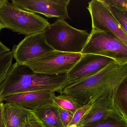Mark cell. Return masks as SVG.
Instances as JSON below:
<instances>
[{
    "label": "cell",
    "instance_id": "cell-1",
    "mask_svg": "<svg viewBox=\"0 0 127 127\" xmlns=\"http://www.w3.org/2000/svg\"><path fill=\"white\" fill-rule=\"evenodd\" d=\"M127 78V63L114 61L96 74L66 86L62 94L71 96L83 105L98 96L115 95Z\"/></svg>",
    "mask_w": 127,
    "mask_h": 127
},
{
    "label": "cell",
    "instance_id": "cell-2",
    "mask_svg": "<svg viewBox=\"0 0 127 127\" xmlns=\"http://www.w3.org/2000/svg\"><path fill=\"white\" fill-rule=\"evenodd\" d=\"M67 85V73L51 75L37 73L16 62L11 66L0 87V95H9L34 91H53L62 94Z\"/></svg>",
    "mask_w": 127,
    "mask_h": 127
},
{
    "label": "cell",
    "instance_id": "cell-3",
    "mask_svg": "<svg viewBox=\"0 0 127 127\" xmlns=\"http://www.w3.org/2000/svg\"><path fill=\"white\" fill-rule=\"evenodd\" d=\"M0 22L3 28L26 36L43 32L50 24L43 17L24 10L8 0H0Z\"/></svg>",
    "mask_w": 127,
    "mask_h": 127
},
{
    "label": "cell",
    "instance_id": "cell-4",
    "mask_svg": "<svg viewBox=\"0 0 127 127\" xmlns=\"http://www.w3.org/2000/svg\"><path fill=\"white\" fill-rule=\"evenodd\" d=\"M46 41L54 50L81 53L89 36L86 30L78 29L63 19L58 18L44 32Z\"/></svg>",
    "mask_w": 127,
    "mask_h": 127
},
{
    "label": "cell",
    "instance_id": "cell-5",
    "mask_svg": "<svg viewBox=\"0 0 127 127\" xmlns=\"http://www.w3.org/2000/svg\"><path fill=\"white\" fill-rule=\"evenodd\" d=\"M81 54H94L127 63V46L110 32L92 30Z\"/></svg>",
    "mask_w": 127,
    "mask_h": 127
},
{
    "label": "cell",
    "instance_id": "cell-6",
    "mask_svg": "<svg viewBox=\"0 0 127 127\" xmlns=\"http://www.w3.org/2000/svg\"><path fill=\"white\" fill-rule=\"evenodd\" d=\"M81 53L53 51L24 62L23 64L37 73L57 75L67 73L81 57Z\"/></svg>",
    "mask_w": 127,
    "mask_h": 127
},
{
    "label": "cell",
    "instance_id": "cell-7",
    "mask_svg": "<svg viewBox=\"0 0 127 127\" xmlns=\"http://www.w3.org/2000/svg\"><path fill=\"white\" fill-rule=\"evenodd\" d=\"M92 20V30L110 32L127 46V33L123 30L102 0H93L87 8Z\"/></svg>",
    "mask_w": 127,
    "mask_h": 127
},
{
    "label": "cell",
    "instance_id": "cell-8",
    "mask_svg": "<svg viewBox=\"0 0 127 127\" xmlns=\"http://www.w3.org/2000/svg\"><path fill=\"white\" fill-rule=\"evenodd\" d=\"M82 55L79 61L67 73V85L96 74L115 61L98 55Z\"/></svg>",
    "mask_w": 127,
    "mask_h": 127
},
{
    "label": "cell",
    "instance_id": "cell-9",
    "mask_svg": "<svg viewBox=\"0 0 127 127\" xmlns=\"http://www.w3.org/2000/svg\"><path fill=\"white\" fill-rule=\"evenodd\" d=\"M54 50L46 41L43 32L26 36L18 44L13 46V58L16 62H24Z\"/></svg>",
    "mask_w": 127,
    "mask_h": 127
},
{
    "label": "cell",
    "instance_id": "cell-10",
    "mask_svg": "<svg viewBox=\"0 0 127 127\" xmlns=\"http://www.w3.org/2000/svg\"><path fill=\"white\" fill-rule=\"evenodd\" d=\"M11 2L24 10L49 18L70 19L67 9L70 0H12Z\"/></svg>",
    "mask_w": 127,
    "mask_h": 127
},
{
    "label": "cell",
    "instance_id": "cell-11",
    "mask_svg": "<svg viewBox=\"0 0 127 127\" xmlns=\"http://www.w3.org/2000/svg\"><path fill=\"white\" fill-rule=\"evenodd\" d=\"M114 96L108 95L99 98L76 127H86L95 125L118 112L114 104Z\"/></svg>",
    "mask_w": 127,
    "mask_h": 127
},
{
    "label": "cell",
    "instance_id": "cell-12",
    "mask_svg": "<svg viewBox=\"0 0 127 127\" xmlns=\"http://www.w3.org/2000/svg\"><path fill=\"white\" fill-rule=\"evenodd\" d=\"M55 95L53 91H30L9 95L3 99L6 102L15 103L32 111L41 106L52 104Z\"/></svg>",
    "mask_w": 127,
    "mask_h": 127
},
{
    "label": "cell",
    "instance_id": "cell-13",
    "mask_svg": "<svg viewBox=\"0 0 127 127\" xmlns=\"http://www.w3.org/2000/svg\"><path fill=\"white\" fill-rule=\"evenodd\" d=\"M3 116L6 127H19L35 116L32 111L15 103H3Z\"/></svg>",
    "mask_w": 127,
    "mask_h": 127
},
{
    "label": "cell",
    "instance_id": "cell-14",
    "mask_svg": "<svg viewBox=\"0 0 127 127\" xmlns=\"http://www.w3.org/2000/svg\"><path fill=\"white\" fill-rule=\"evenodd\" d=\"M32 111L43 127H64L59 117L58 107L53 103L41 106Z\"/></svg>",
    "mask_w": 127,
    "mask_h": 127
},
{
    "label": "cell",
    "instance_id": "cell-15",
    "mask_svg": "<svg viewBox=\"0 0 127 127\" xmlns=\"http://www.w3.org/2000/svg\"><path fill=\"white\" fill-rule=\"evenodd\" d=\"M114 104L118 112L127 120V78L118 87L114 98Z\"/></svg>",
    "mask_w": 127,
    "mask_h": 127
},
{
    "label": "cell",
    "instance_id": "cell-16",
    "mask_svg": "<svg viewBox=\"0 0 127 127\" xmlns=\"http://www.w3.org/2000/svg\"><path fill=\"white\" fill-rule=\"evenodd\" d=\"M53 103L58 107L67 110L73 114L82 105L72 96L65 94L55 96Z\"/></svg>",
    "mask_w": 127,
    "mask_h": 127
},
{
    "label": "cell",
    "instance_id": "cell-17",
    "mask_svg": "<svg viewBox=\"0 0 127 127\" xmlns=\"http://www.w3.org/2000/svg\"><path fill=\"white\" fill-rule=\"evenodd\" d=\"M84 127H127V120L117 112L95 125Z\"/></svg>",
    "mask_w": 127,
    "mask_h": 127
},
{
    "label": "cell",
    "instance_id": "cell-18",
    "mask_svg": "<svg viewBox=\"0 0 127 127\" xmlns=\"http://www.w3.org/2000/svg\"><path fill=\"white\" fill-rule=\"evenodd\" d=\"M13 59L12 51L0 55V87L6 78L12 65Z\"/></svg>",
    "mask_w": 127,
    "mask_h": 127
},
{
    "label": "cell",
    "instance_id": "cell-19",
    "mask_svg": "<svg viewBox=\"0 0 127 127\" xmlns=\"http://www.w3.org/2000/svg\"><path fill=\"white\" fill-rule=\"evenodd\" d=\"M103 96H98L91 99L87 103L81 106L73 114L71 122L68 127L76 126L84 116L90 110L95 102L99 98Z\"/></svg>",
    "mask_w": 127,
    "mask_h": 127
},
{
    "label": "cell",
    "instance_id": "cell-20",
    "mask_svg": "<svg viewBox=\"0 0 127 127\" xmlns=\"http://www.w3.org/2000/svg\"><path fill=\"white\" fill-rule=\"evenodd\" d=\"M108 6L114 17L127 33V11L112 6Z\"/></svg>",
    "mask_w": 127,
    "mask_h": 127
},
{
    "label": "cell",
    "instance_id": "cell-21",
    "mask_svg": "<svg viewBox=\"0 0 127 127\" xmlns=\"http://www.w3.org/2000/svg\"><path fill=\"white\" fill-rule=\"evenodd\" d=\"M59 117L64 127H68L73 117V113L65 109L58 107Z\"/></svg>",
    "mask_w": 127,
    "mask_h": 127
},
{
    "label": "cell",
    "instance_id": "cell-22",
    "mask_svg": "<svg viewBox=\"0 0 127 127\" xmlns=\"http://www.w3.org/2000/svg\"><path fill=\"white\" fill-rule=\"evenodd\" d=\"M108 6L127 11V0H102Z\"/></svg>",
    "mask_w": 127,
    "mask_h": 127
},
{
    "label": "cell",
    "instance_id": "cell-23",
    "mask_svg": "<svg viewBox=\"0 0 127 127\" xmlns=\"http://www.w3.org/2000/svg\"><path fill=\"white\" fill-rule=\"evenodd\" d=\"M19 127H43V126L35 116Z\"/></svg>",
    "mask_w": 127,
    "mask_h": 127
},
{
    "label": "cell",
    "instance_id": "cell-24",
    "mask_svg": "<svg viewBox=\"0 0 127 127\" xmlns=\"http://www.w3.org/2000/svg\"><path fill=\"white\" fill-rule=\"evenodd\" d=\"M3 102L0 104V127H6L3 116L2 109Z\"/></svg>",
    "mask_w": 127,
    "mask_h": 127
},
{
    "label": "cell",
    "instance_id": "cell-25",
    "mask_svg": "<svg viewBox=\"0 0 127 127\" xmlns=\"http://www.w3.org/2000/svg\"><path fill=\"white\" fill-rule=\"evenodd\" d=\"M11 50L4 45L0 41V55L8 52Z\"/></svg>",
    "mask_w": 127,
    "mask_h": 127
},
{
    "label": "cell",
    "instance_id": "cell-26",
    "mask_svg": "<svg viewBox=\"0 0 127 127\" xmlns=\"http://www.w3.org/2000/svg\"><path fill=\"white\" fill-rule=\"evenodd\" d=\"M3 101H4V99L3 97L0 95V104L3 102Z\"/></svg>",
    "mask_w": 127,
    "mask_h": 127
},
{
    "label": "cell",
    "instance_id": "cell-27",
    "mask_svg": "<svg viewBox=\"0 0 127 127\" xmlns=\"http://www.w3.org/2000/svg\"><path fill=\"white\" fill-rule=\"evenodd\" d=\"M3 29H4L3 26H2V24H1V23H0V31H1V30Z\"/></svg>",
    "mask_w": 127,
    "mask_h": 127
},
{
    "label": "cell",
    "instance_id": "cell-28",
    "mask_svg": "<svg viewBox=\"0 0 127 127\" xmlns=\"http://www.w3.org/2000/svg\"></svg>",
    "mask_w": 127,
    "mask_h": 127
}]
</instances>
